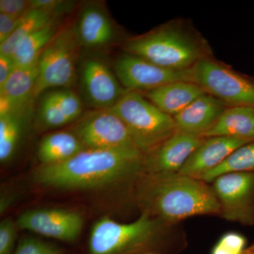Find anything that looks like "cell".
<instances>
[{"label": "cell", "mask_w": 254, "mask_h": 254, "mask_svg": "<svg viewBox=\"0 0 254 254\" xmlns=\"http://www.w3.org/2000/svg\"><path fill=\"white\" fill-rule=\"evenodd\" d=\"M228 107L222 100L204 93L174 117L177 129L203 136Z\"/></svg>", "instance_id": "obj_17"}, {"label": "cell", "mask_w": 254, "mask_h": 254, "mask_svg": "<svg viewBox=\"0 0 254 254\" xmlns=\"http://www.w3.org/2000/svg\"><path fill=\"white\" fill-rule=\"evenodd\" d=\"M31 9L30 0H0V13L21 18Z\"/></svg>", "instance_id": "obj_31"}, {"label": "cell", "mask_w": 254, "mask_h": 254, "mask_svg": "<svg viewBox=\"0 0 254 254\" xmlns=\"http://www.w3.org/2000/svg\"><path fill=\"white\" fill-rule=\"evenodd\" d=\"M250 254H254V247H253V248L251 250V252H250Z\"/></svg>", "instance_id": "obj_34"}, {"label": "cell", "mask_w": 254, "mask_h": 254, "mask_svg": "<svg viewBox=\"0 0 254 254\" xmlns=\"http://www.w3.org/2000/svg\"><path fill=\"white\" fill-rule=\"evenodd\" d=\"M205 138L177 130L145 160L147 168L155 175L180 173L192 153Z\"/></svg>", "instance_id": "obj_14"}, {"label": "cell", "mask_w": 254, "mask_h": 254, "mask_svg": "<svg viewBox=\"0 0 254 254\" xmlns=\"http://www.w3.org/2000/svg\"><path fill=\"white\" fill-rule=\"evenodd\" d=\"M38 63L28 67H16L0 87V116L33 110Z\"/></svg>", "instance_id": "obj_16"}, {"label": "cell", "mask_w": 254, "mask_h": 254, "mask_svg": "<svg viewBox=\"0 0 254 254\" xmlns=\"http://www.w3.org/2000/svg\"><path fill=\"white\" fill-rule=\"evenodd\" d=\"M213 182V190L220 202L222 217L245 225H253L254 173L224 174Z\"/></svg>", "instance_id": "obj_11"}, {"label": "cell", "mask_w": 254, "mask_h": 254, "mask_svg": "<svg viewBox=\"0 0 254 254\" xmlns=\"http://www.w3.org/2000/svg\"><path fill=\"white\" fill-rule=\"evenodd\" d=\"M56 19L58 18L43 10L30 9L21 18L12 36L0 44V55L13 56L26 38Z\"/></svg>", "instance_id": "obj_23"}, {"label": "cell", "mask_w": 254, "mask_h": 254, "mask_svg": "<svg viewBox=\"0 0 254 254\" xmlns=\"http://www.w3.org/2000/svg\"><path fill=\"white\" fill-rule=\"evenodd\" d=\"M21 18L0 13V44L12 36L19 25Z\"/></svg>", "instance_id": "obj_32"}, {"label": "cell", "mask_w": 254, "mask_h": 254, "mask_svg": "<svg viewBox=\"0 0 254 254\" xmlns=\"http://www.w3.org/2000/svg\"><path fill=\"white\" fill-rule=\"evenodd\" d=\"M141 93L163 113L174 118L205 92L193 82L180 81Z\"/></svg>", "instance_id": "obj_18"}, {"label": "cell", "mask_w": 254, "mask_h": 254, "mask_svg": "<svg viewBox=\"0 0 254 254\" xmlns=\"http://www.w3.org/2000/svg\"><path fill=\"white\" fill-rule=\"evenodd\" d=\"M41 96L36 113V125L39 129H55L71 124L52 90Z\"/></svg>", "instance_id": "obj_25"}, {"label": "cell", "mask_w": 254, "mask_h": 254, "mask_svg": "<svg viewBox=\"0 0 254 254\" xmlns=\"http://www.w3.org/2000/svg\"><path fill=\"white\" fill-rule=\"evenodd\" d=\"M191 71L192 82L228 106L254 108V81L210 57L200 60Z\"/></svg>", "instance_id": "obj_6"}, {"label": "cell", "mask_w": 254, "mask_h": 254, "mask_svg": "<svg viewBox=\"0 0 254 254\" xmlns=\"http://www.w3.org/2000/svg\"><path fill=\"white\" fill-rule=\"evenodd\" d=\"M31 9H40L59 18L61 15L67 14L74 7L75 2L64 0H30Z\"/></svg>", "instance_id": "obj_29"}, {"label": "cell", "mask_w": 254, "mask_h": 254, "mask_svg": "<svg viewBox=\"0 0 254 254\" xmlns=\"http://www.w3.org/2000/svg\"><path fill=\"white\" fill-rule=\"evenodd\" d=\"M52 91L71 123H76L84 115L81 98L71 88H56Z\"/></svg>", "instance_id": "obj_26"}, {"label": "cell", "mask_w": 254, "mask_h": 254, "mask_svg": "<svg viewBox=\"0 0 254 254\" xmlns=\"http://www.w3.org/2000/svg\"><path fill=\"white\" fill-rule=\"evenodd\" d=\"M84 149L72 131H58L42 138L37 155L42 165H52L66 161Z\"/></svg>", "instance_id": "obj_20"}, {"label": "cell", "mask_w": 254, "mask_h": 254, "mask_svg": "<svg viewBox=\"0 0 254 254\" xmlns=\"http://www.w3.org/2000/svg\"><path fill=\"white\" fill-rule=\"evenodd\" d=\"M231 173H254V141L237 148L221 165L198 180L208 183L220 175Z\"/></svg>", "instance_id": "obj_24"}, {"label": "cell", "mask_w": 254, "mask_h": 254, "mask_svg": "<svg viewBox=\"0 0 254 254\" xmlns=\"http://www.w3.org/2000/svg\"><path fill=\"white\" fill-rule=\"evenodd\" d=\"M72 26L80 46L84 49H103L118 38L113 20L98 2H88L83 6Z\"/></svg>", "instance_id": "obj_13"}, {"label": "cell", "mask_w": 254, "mask_h": 254, "mask_svg": "<svg viewBox=\"0 0 254 254\" xmlns=\"http://www.w3.org/2000/svg\"><path fill=\"white\" fill-rule=\"evenodd\" d=\"M245 237L237 232L225 234L214 247L211 254H242L246 247Z\"/></svg>", "instance_id": "obj_27"}, {"label": "cell", "mask_w": 254, "mask_h": 254, "mask_svg": "<svg viewBox=\"0 0 254 254\" xmlns=\"http://www.w3.org/2000/svg\"><path fill=\"white\" fill-rule=\"evenodd\" d=\"M17 227L43 236L64 242H73L79 237L83 218L77 212L58 208L35 209L18 217Z\"/></svg>", "instance_id": "obj_12"}, {"label": "cell", "mask_w": 254, "mask_h": 254, "mask_svg": "<svg viewBox=\"0 0 254 254\" xmlns=\"http://www.w3.org/2000/svg\"><path fill=\"white\" fill-rule=\"evenodd\" d=\"M14 254H64L56 246L32 237L23 239Z\"/></svg>", "instance_id": "obj_28"}, {"label": "cell", "mask_w": 254, "mask_h": 254, "mask_svg": "<svg viewBox=\"0 0 254 254\" xmlns=\"http://www.w3.org/2000/svg\"><path fill=\"white\" fill-rule=\"evenodd\" d=\"M72 131L87 149L141 152L126 125L110 110H93L84 113L75 124Z\"/></svg>", "instance_id": "obj_8"}, {"label": "cell", "mask_w": 254, "mask_h": 254, "mask_svg": "<svg viewBox=\"0 0 254 254\" xmlns=\"http://www.w3.org/2000/svg\"><path fill=\"white\" fill-rule=\"evenodd\" d=\"M16 226L11 219L6 218L0 224V254H12L16 237Z\"/></svg>", "instance_id": "obj_30"}, {"label": "cell", "mask_w": 254, "mask_h": 254, "mask_svg": "<svg viewBox=\"0 0 254 254\" xmlns=\"http://www.w3.org/2000/svg\"><path fill=\"white\" fill-rule=\"evenodd\" d=\"M81 60L78 78L83 98L93 110L111 109L128 91L99 57L88 55Z\"/></svg>", "instance_id": "obj_10"}, {"label": "cell", "mask_w": 254, "mask_h": 254, "mask_svg": "<svg viewBox=\"0 0 254 254\" xmlns=\"http://www.w3.org/2000/svg\"><path fill=\"white\" fill-rule=\"evenodd\" d=\"M14 58L12 56L0 55V87L4 84L11 73L16 68Z\"/></svg>", "instance_id": "obj_33"}, {"label": "cell", "mask_w": 254, "mask_h": 254, "mask_svg": "<svg viewBox=\"0 0 254 254\" xmlns=\"http://www.w3.org/2000/svg\"><path fill=\"white\" fill-rule=\"evenodd\" d=\"M110 110L125 123L144 155L154 151L177 131L173 117L163 113L139 92L127 91Z\"/></svg>", "instance_id": "obj_4"}, {"label": "cell", "mask_w": 254, "mask_h": 254, "mask_svg": "<svg viewBox=\"0 0 254 254\" xmlns=\"http://www.w3.org/2000/svg\"><path fill=\"white\" fill-rule=\"evenodd\" d=\"M155 179L150 201L162 218L176 222L195 215L221 214L213 187L206 182L179 173L155 175Z\"/></svg>", "instance_id": "obj_3"}, {"label": "cell", "mask_w": 254, "mask_h": 254, "mask_svg": "<svg viewBox=\"0 0 254 254\" xmlns=\"http://www.w3.org/2000/svg\"><path fill=\"white\" fill-rule=\"evenodd\" d=\"M224 136L254 141V108L229 106L203 138Z\"/></svg>", "instance_id": "obj_19"}, {"label": "cell", "mask_w": 254, "mask_h": 254, "mask_svg": "<svg viewBox=\"0 0 254 254\" xmlns=\"http://www.w3.org/2000/svg\"><path fill=\"white\" fill-rule=\"evenodd\" d=\"M33 110L11 113L0 116V161L9 162L22 141L28 119Z\"/></svg>", "instance_id": "obj_21"}, {"label": "cell", "mask_w": 254, "mask_h": 254, "mask_svg": "<svg viewBox=\"0 0 254 254\" xmlns=\"http://www.w3.org/2000/svg\"><path fill=\"white\" fill-rule=\"evenodd\" d=\"M145 160L141 152L86 148L63 163L42 165L35 172L34 179L53 188H96L138 173Z\"/></svg>", "instance_id": "obj_1"}, {"label": "cell", "mask_w": 254, "mask_h": 254, "mask_svg": "<svg viewBox=\"0 0 254 254\" xmlns=\"http://www.w3.org/2000/svg\"><path fill=\"white\" fill-rule=\"evenodd\" d=\"M125 53L170 69H190L210 56L206 43L176 23L163 25L145 34L129 38L123 45Z\"/></svg>", "instance_id": "obj_2"}, {"label": "cell", "mask_w": 254, "mask_h": 254, "mask_svg": "<svg viewBox=\"0 0 254 254\" xmlns=\"http://www.w3.org/2000/svg\"><path fill=\"white\" fill-rule=\"evenodd\" d=\"M58 19L28 36L13 55L16 67H28L36 65L45 48L58 33Z\"/></svg>", "instance_id": "obj_22"}, {"label": "cell", "mask_w": 254, "mask_h": 254, "mask_svg": "<svg viewBox=\"0 0 254 254\" xmlns=\"http://www.w3.org/2000/svg\"><path fill=\"white\" fill-rule=\"evenodd\" d=\"M157 230L158 222L147 213L127 224L104 217L92 228L88 244L90 254H120L134 250L151 240Z\"/></svg>", "instance_id": "obj_7"}, {"label": "cell", "mask_w": 254, "mask_h": 254, "mask_svg": "<svg viewBox=\"0 0 254 254\" xmlns=\"http://www.w3.org/2000/svg\"><path fill=\"white\" fill-rule=\"evenodd\" d=\"M190 69L177 71L162 67L148 60L125 53L115 60L113 71L128 91L142 93L175 81H191Z\"/></svg>", "instance_id": "obj_9"}, {"label": "cell", "mask_w": 254, "mask_h": 254, "mask_svg": "<svg viewBox=\"0 0 254 254\" xmlns=\"http://www.w3.org/2000/svg\"><path fill=\"white\" fill-rule=\"evenodd\" d=\"M81 49L72 26L59 30L40 57L35 98L50 90L73 86Z\"/></svg>", "instance_id": "obj_5"}, {"label": "cell", "mask_w": 254, "mask_h": 254, "mask_svg": "<svg viewBox=\"0 0 254 254\" xmlns=\"http://www.w3.org/2000/svg\"><path fill=\"white\" fill-rule=\"evenodd\" d=\"M250 142L232 137L205 138L185 164L180 175L199 179L221 165L232 152Z\"/></svg>", "instance_id": "obj_15"}]
</instances>
